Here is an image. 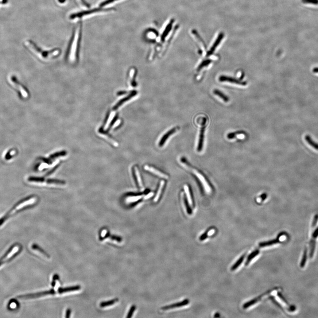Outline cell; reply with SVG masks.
<instances>
[{
  "label": "cell",
  "mask_w": 318,
  "mask_h": 318,
  "mask_svg": "<svg viewBox=\"0 0 318 318\" xmlns=\"http://www.w3.org/2000/svg\"><path fill=\"white\" fill-rule=\"evenodd\" d=\"M28 44H29L30 47L33 49V51L37 53L40 58L44 59H49L50 58H53L54 57L57 56L59 54L60 51L57 49L52 50L51 51H44L41 50L40 48H39L33 41L29 40L28 41Z\"/></svg>",
  "instance_id": "cell-1"
},
{
  "label": "cell",
  "mask_w": 318,
  "mask_h": 318,
  "mask_svg": "<svg viewBox=\"0 0 318 318\" xmlns=\"http://www.w3.org/2000/svg\"><path fill=\"white\" fill-rule=\"evenodd\" d=\"M114 10V9H103V8H95L89 10L81 11V12H78L75 13L70 15L69 18L71 20H74L76 18H80L83 17L84 16H88L92 14H96V13H101V12H108Z\"/></svg>",
  "instance_id": "cell-2"
},
{
  "label": "cell",
  "mask_w": 318,
  "mask_h": 318,
  "mask_svg": "<svg viewBox=\"0 0 318 318\" xmlns=\"http://www.w3.org/2000/svg\"><path fill=\"white\" fill-rule=\"evenodd\" d=\"M21 249V246L18 244L14 245L12 248L9 250L6 254L0 259V267L3 264L10 261L14 257L20 252Z\"/></svg>",
  "instance_id": "cell-3"
},
{
  "label": "cell",
  "mask_w": 318,
  "mask_h": 318,
  "mask_svg": "<svg viewBox=\"0 0 318 318\" xmlns=\"http://www.w3.org/2000/svg\"><path fill=\"white\" fill-rule=\"evenodd\" d=\"M55 293H56V292H55V290L54 289H51L49 290L40 292L36 293L20 296L18 297L17 298L21 299H28L36 298L44 296L47 295H54Z\"/></svg>",
  "instance_id": "cell-4"
},
{
  "label": "cell",
  "mask_w": 318,
  "mask_h": 318,
  "mask_svg": "<svg viewBox=\"0 0 318 318\" xmlns=\"http://www.w3.org/2000/svg\"><path fill=\"white\" fill-rule=\"evenodd\" d=\"M318 238V227L315 229L311 235V239L309 242V255L311 258L312 257L314 254L316 248V241Z\"/></svg>",
  "instance_id": "cell-5"
},
{
  "label": "cell",
  "mask_w": 318,
  "mask_h": 318,
  "mask_svg": "<svg viewBox=\"0 0 318 318\" xmlns=\"http://www.w3.org/2000/svg\"><path fill=\"white\" fill-rule=\"evenodd\" d=\"M219 80L220 82H229V83H235V84H238V85H242V86H246L247 83L245 81H242L234 77H231L225 75H222L219 77Z\"/></svg>",
  "instance_id": "cell-6"
},
{
  "label": "cell",
  "mask_w": 318,
  "mask_h": 318,
  "mask_svg": "<svg viewBox=\"0 0 318 318\" xmlns=\"http://www.w3.org/2000/svg\"><path fill=\"white\" fill-rule=\"evenodd\" d=\"M193 173L196 175V176L198 177L199 180L201 181V183H202V184H203V187L205 188L206 192L208 193H210L211 192V188H210V185L208 184V183H207L206 179H205V178H204L203 175L199 173V172H197L196 170H194Z\"/></svg>",
  "instance_id": "cell-7"
},
{
  "label": "cell",
  "mask_w": 318,
  "mask_h": 318,
  "mask_svg": "<svg viewBox=\"0 0 318 318\" xmlns=\"http://www.w3.org/2000/svg\"><path fill=\"white\" fill-rule=\"evenodd\" d=\"M144 169L146 171H148L150 173H152L154 174V175H156V176L161 177V178L166 179V180L169 178V176L168 175L160 172V171H158V170L155 169V168H153V167H150L148 165H145Z\"/></svg>",
  "instance_id": "cell-8"
},
{
  "label": "cell",
  "mask_w": 318,
  "mask_h": 318,
  "mask_svg": "<svg viewBox=\"0 0 318 318\" xmlns=\"http://www.w3.org/2000/svg\"><path fill=\"white\" fill-rule=\"evenodd\" d=\"M189 303H190V301H189V300L188 299H186L180 302L173 304L170 305L163 307L161 308V309L166 310L174 308L180 307L187 305L189 304Z\"/></svg>",
  "instance_id": "cell-9"
},
{
  "label": "cell",
  "mask_w": 318,
  "mask_h": 318,
  "mask_svg": "<svg viewBox=\"0 0 318 318\" xmlns=\"http://www.w3.org/2000/svg\"><path fill=\"white\" fill-rule=\"evenodd\" d=\"M284 236V235L283 234H281L278 235L277 236V238L276 239H273V240H270V241H266V242H261L259 243V246L260 247H264V246H271V245H273V244H276V243H279L280 242L281 239H282L283 237Z\"/></svg>",
  "instance_id": "cell-10"
},
{
  "label": "cell",
  "mask_w": 318,
  "mask_h": 318,
  "mask_svg": "<svg viewBox=\"0 0 318 318\" xmlns=\"http://www.w3.org/2000/svg\"><path fill=\"white\" fill-rule=\"evenodd\" d=\"M206 119L205 118H203V122H202V127H201L200 130V135H199V149H200L202 148L203 145V141H204V133H205V128H206Z\"/></svg>",
  "instance_id": "cell-11"
},
{
  "label": "cell",
  "mask_w": 318,
  "mask_h": 318,
  "mask_svg": "<svg viewBox=\"0 0 318 318\" xmlns=\"http://www.w3.org/2000/svg\"><path fill=\"white\" fill-rule=\"evenodd\" d=\"M137 94V91H134L132 92H131V93H130V94L129 95L127 96L124 98L120 100V101L118 102L116 104L115 106L114 107V110H115L116 109L118 108L119 107H120V106L122 105V104L124 103L125 102L129 101V100L130 99H131L132 98L134 97V96H135Z\"/></svg>",
  "instance_id": "cell-12"
},
{
  "label": "cell",
  "mask_w": 318,
  "mask_h": 318,
  "mask_svg": "<svg viewBox=\"0 0 318 318\" xmlns=\"http://www.w3.org/2000/svg\"><path fill=\"white\" fill-rule=\"evenodd\" d=\"M80 289H81V287L80 285L73 286L65 288L60 287L58 289V292L59 293L62 294L63 293L69 292L79 290Z\"/></svg>",
  "instance_id": "cell-13"
},
{
  "label": "cell",
  "mask_w": 318,
  "mask_h": 318,
  "mask_svg": "<svg viewBox=\"0 0 318 318\" xmlns=\"http://www.w3.org/2000/svg\"><path fill=\"white\" fill-rule=\"evenodd\" d=\"M174 20H172L170 21L169 23L167 25V27H166V29L164 30V32H163L162 35L161 37V40L162 41H164V40L165 39L166 37L168 36L169 33L170 31H171L172 29V27H173V23H174Z\"/></svg>",
  "instance_id": "cell-14"
},
{
  "label": "cell",
  "mask_w": 318,
  "mask_h": 318,
  "mask_svg": "<svg viewBox=\"0 0 318 318\" xmlns=\"http://www.w3.org/2000/svg\"><path fill=\"white\" fill-rule=\"evenodd\" d=\"M213 93L215 95H217L218 97L221 98L225 102H228L229 101V99L228 96H227L226 95L224 94L221 91L218 90V89H215V90L213 91Z\"/></svg>",
  "instance_id": "cell-15"
},
{
  "label": "cell",
  "mask_w": 318,
  "mask_h": 318,
  "mask_svg": "<svg viewBox=\"0 0 318 318\" xmlns=\"http://www.w3.org/2000/svg\"><path fill=\"white\" fill-rule=\"evenodd\" d=\"M165 181L163 180L161 181V183L160 184V186H159L158 190L155 197L154 199V202H157L159 199H160V196H161L163 188H164V186H165Z\"/></svg>",
  "instance_id": "cell-16"
},
{
  "label": "cell",
  "mask_w": 318,
  "mask_h": 318,
  "mask_svg": "<svg viewBox=\"0 0 318 318\" xmlns=\"http://www.w3.org/2000/svg\"><path fill=\"white\" fill-rule=\"evenodd\" d=\"M264 295V294H263L260 297H258L257 298L254 299L252 300L249 301L246 303L244 304L243 305V308H249V307L253 305L254 304L256 303L257 302H258V301H259V300H260L261 298H262V297Z\"/></svg>",
  "instance_id": "cell-17"
},
{
  "label": "cell",
  "mask_w": 318,
  "mask_h": 318,
  "mask_svg": "<svg viewBox=\"0 0 318 318\" xmlns=\"http://www.w3.org/2000/svg\"><path fill=\"white\" fill-rule=\"evenodd\" d=\"M134 172L135 175L136 177L138 183V184L139 187L140 188H143V184L142 182V180L140 174L139 172L138 169L137 167H135L134 168Z\"/></svg>",
  "instance_id": "cell-18"
},
{
  "label": "cell",
  "mask_w": 318,
  "mask_h": 318,
  "mask_svg": "<svg viewBox=\"0 0 318 318\" xmlns=\"http://www.w3.org/2000/svg\"><path fill=\"white\" fill-rule=\"evenodd\" d=\"M259 250H254V251H253L252 253H250V254L248 255V256L247 257V259H246L245 265H246V266L248 265L250 262V261H251V260H253L254 258L256 257L259 254Z\"/></svg>",
  "instance_id": "cell-19"
},
{
  "label": "cell",
  "mask_w": 318,
  "mask_h": 318,
  "mask_svg": "<svg viewBox=\"0 0 318 318\" xmlns=\"http://www.w3.org/2000/svg\"><path fill=\"white\" fill-rule=\"evenodd\" d=\"M184 190L186 194V196H187V199H188V203L190 206H192L193 205V201H192V196H191L190 190H189V187H188V186L186 185H185Z\"/></svg>",
  "instance_id": "cell-20"
},
{
  "label": "cell",
  "mask_w": 318,
  "mask_h": 318,
  "mask_svg": "<svg viewBox=\"0 0 318 318\" xmlns=\"http://www.w3.org/2000/svg\"><path fill=\"white\" fill-rule=\"evenodd\" d=\"M305 138L306 142L310 145L312 147L315 149L318 150V144L314 141L310 136L306 135Z\"/></svg>",
  "instance_id": "cell-21"
},
{
  "label": "cell",
  "mask_w": 318,
  "mask_h": 318,
  "mask_svg": "<svg viewBox=\"0 0 318 318\" xmlns=\"http://www.w3.org/2000/svg\"><path fill=\"white\" fill-rule=\"evenodd\" d=\"M118 301V299L115 298L111 301H107L102 302L100 304V306L101 308H104L105 307L109 306L112 305L114 304L115 303L117 302Z\"/></svg>",
  "instance_id": "cell-22"
},
{
  "label": "cell",
  "mask_w": 318,
  "mask_h": 318,
  "mask_svg": "<svg viewBox=\"0 0 318 318\" xmlns=\"http://www.w3.org/2000/svg\"><path fill=\"white\" fill-rule=\"evenodd\" d=\"M177 128H173V129L169 131V132H168L166 134H165L164 136V137H163L162 139L161 140V143H160V144H164L169 137L172 134H174V133L176 132V131L177 130Z\"/></svg>",
  "instance_id": "cell-23"
},
{
  "label": "cell",
  "mask_w": 318,
  "mask_h": 318,
  "mask_svg": "<svg viewBox=\"0 0 318 318\" xmlns=\"http://www.w3.org/2000/svg\"><path fill=\"white\" fill-rule=\"evenodd\" d=\"M245 255H242V256H241V257L238 259V260L235 262V264L232 266V267H231V270H232V271H234V270H235L237 269L238 267V266H239L240 265L242 264V262H243L244 258H245Z\"/></svg>",
  "instance_id": "cell-24"
},
{
  "label": "cell",
  "mask_w": 318,
  "mask_h": 318,
  "mask_svg": "<svg viewBox=\"0 0 318 318\" xmlns=\"http://www.w3.org/2000/svg\"><path fill=\"white\" fill-rule=\"evenodd\" d=\"M142 195L139 196H130L126 199V201L128 203H133L137 202L142 198Z\"/></svg>",
  "instance_id": "cell-25"
},
{
  "label": "cell",
  "mask_w": 318,
  "mask_h": 318,
  "mask_svg": "<svg viewBox=\"0 0 318 318\" xmlns=\"http://www.w3.org/2000/svg\"><path fill=\"white\" fill-rule=\"evenodd\" d=\"M32 248H33V249L35 250H38V251H40V252H41V253L43 254H44V255H45V256H47V257H50V255H49V254H48L46 251H45L44 249H42L40 246H39V245H37V244H33V246H32Z\"/></svg>",
  "instance_id": "cell-26"
},
{
  "label": "cell",
  "mask_w": 318,
  "mask_h": 318,
  "mask_svg": "<svg viewBox=\"0 0 318 318\" xmlns=\"http://www.w3.org/2000/svg\"><path fill=\"white\" fill-rule=\"evenodd\" d=\"M212 62V61L210 59H207V60H204L203 61L200 65H199L198 67V70H201V69H203L204 67L208 66V65H210V63Z\"/></svg>",
  "instance_id": "cell-27"
},
{
  "label": "cell",
  "mask_w": 318,
  "mask_h": 318,
  "mask_svg": "<svg viewBox=\"0 0 318 318\" xmlns=\"http://www.w3.org/2000/svg\"><path fill=\"white\" fill-rule=\"evenodd\" d=\"M243 133H244L242 131L235 132L231 133L228 134L227 137H228V138L229 139L234 138L237 136L242 134Z\"/></svg>",
  "instance_id": "cell-28"
},
{
  "label": "cell",
  "mask_w": 318,
  "mask_h": 318,
  "mask_svg": "<svg viewBox=\"0 0 318 318\" xmlns=\"http://www.w3.org/2000/svg\"><path fill=\"white\" fill-rule=\"evenodd\" d=\"M136 309V306L135 305H133L131 307L128 313L126 318H131L132 317L133 315L134 312L135 311Z\"/></svg>",
  "instance_id": "cell-29"
},
{
  "label": "cell",
  "mask_w": 318,
  "mask_h": 318,
  "mask_svg": "<svg viewBox=\"0 0 318 318\" xmlns=\"http://www.w3.org/2000/svg\"><path fill=\"white\" fill-rule=\"evenodd\" d=\"M302 2L304 4L318 5V0H302Z\"/></svg>",
  "instance_id": "cell-30"
},
{
  "label": "cell",
  "mask_w": 318,
  "mask_h": 318,
  "mask_svg": "<svg viewBox=\"0 0 318 318\" xmlns=\"http://www.w3.org/2000/svg\"><path fill=\"white\" fill-rule=\"evenodd\" d=\"M116 1H118V0H106V1L101 3V4H100V7H103L107 6V5L112 3Z\"/></svg>",
  "instance_id": "cell-31"
},
{
  "label": "cell",
  "mask_w": 318,
  "mask_h": 318,
  "mask_svg": "<svg viewBox=\"0 0 318 318\" xmlns=\"http://www.w3.org/2000/svg\"><path fill=\"white\" fill-rule=\"evenodd\" d=\"M109 238H111L112 240H115L118 242H121L122 240V238L121 237L116 235H111Z\"/></svg>",
  "instance_id": "cell-32"
},
{
  "label": "cell",
  "mask_w": 318,
  "mask_h": 318,
  "mask_svg": "<svg viewBox=\"0 0 318 318\" xmlns=\"http://www.w3.org/2000/svg\"><path fill=\"white\" fill-rule=\"evenodd\" d=\"M209 231H207L206 232H204L203 235H201V236H200V238H199V239H200L201 241H203V240L206 239V238L208 237V233H209Z\"/></svg>",
  "instance_id": "cell-33"
},
{
  "label": "cell",
  "mask_w": 318,
  "mask_h": 318,
  "mask_svg": "<svg viewBox=\"0 0 318 318\" xmlns=\"http://www.w3.org/2000/svg\"><path fill=\"white\" fill-rule=\"evenodd\" d=\"M71 314V310L70 309H67L66 310V313H65V318H69L70 316V315Z\"/></svg>",
  "instance_id": "cell-34"
},
{
  "label": "cell",
  "mask_w": 318,
  "mask_h": 318,
  "mask_svg": "<svg viewBox=\"0 0 318 318\" xmlns=\"http://www.w3.org/2000/svg\"><path fill=\"white\" fill-rule=\"evenodd\" d=\"M17 306V304L16 303L12 302L10 304V308L12 309H14Z\"/></svg>",
  "instance_id": "cell-35"
},
{
  "label": "cell",
  "mask_w": 318,
  "mask_h": 318,
  "mask_svg": "<svg viewBox=\"0 0 318 318\" xmlns=\"http://www.w3.org/2000/svg\"><path fill=\"white\" fill-rule=\"evenodd\" d=\"M81 3L84 6L87 7V8H89L90 7V5H89L87 2H86L84 0H80Z\"/></svg>",
  "instance_id": "cell-36"
},
{
  "label": "cell",
  "mask_w": 318,
  "mask_h": 318,
  "mask_svg": "<svg viewBox=\"0 0 318 318\" xmlns=\"http://www.w3.org/2000/svg\"><path fill=\"white\" fill-rule=\"evenodd\" d=\"M59 278H60V277H59V275L58 274H55L53 276V280L55 281L56 280H58Z\"/></svg>",
  "instance_id": "cell-37"
},
{
  "label": "cell",
  "mask_w": 318,
  "mask_h": 318,
  "mask_svg": "<svg viewBox=\"0 0 318 318\" xmlns=\"http://www.w3.org/2000/svg\"><path fill=\"white\" fill-rule=\"evenodd\" d=\"M153 194H154L153 193H149V194H148V195H147L145 197V199H149V198H150V197H152V196H153Z\"/></svg>",
  "instance_id": "cell-38"
},
{
  "label": "cell",
  "mask_w": 318,
  "mask_h": 318,
  "mask_svg": "<svg viewBox=\"0 0 318 318\" xmlns=\"http://www.w3.org/2000/svg\"><path fill=\"white\" fill-rule=\"evenodd\" d=\"M313 72H315V73H318V67L314 68L313 69Z\"/></svg>",
  "instance_id": "cell-39"
},
{
  "label": "cell",
  "mask_w": 318,
  "mask_h": 318,
  "mask_svg": "<svg viewBox=\"0 0 318 318\" xmlns=\"http://www.w3.org/2000/svg\"><path fill=\"white\" fill-rule=\"evenodd\" d=\"M126 93V91H121V92H118V95H121L125 94Z\"/></svg>",
  "instance_id": "cell-40"
},
{
  "label": "cell",
  "mask_w": 318,
  "mask_h": 318,
  "mask_svg": "<svg viewBox=\"0 0 318 318\" xmlns=\"http://www.w3.org/2000/svg\"><path fill=\"white\" fill-rule=\"evenodd\" d=\"M58 1L60 3H63L65 2V0H58Z\"/></svg>",
  "instance_id": "cell-41"
}]
</instances>
